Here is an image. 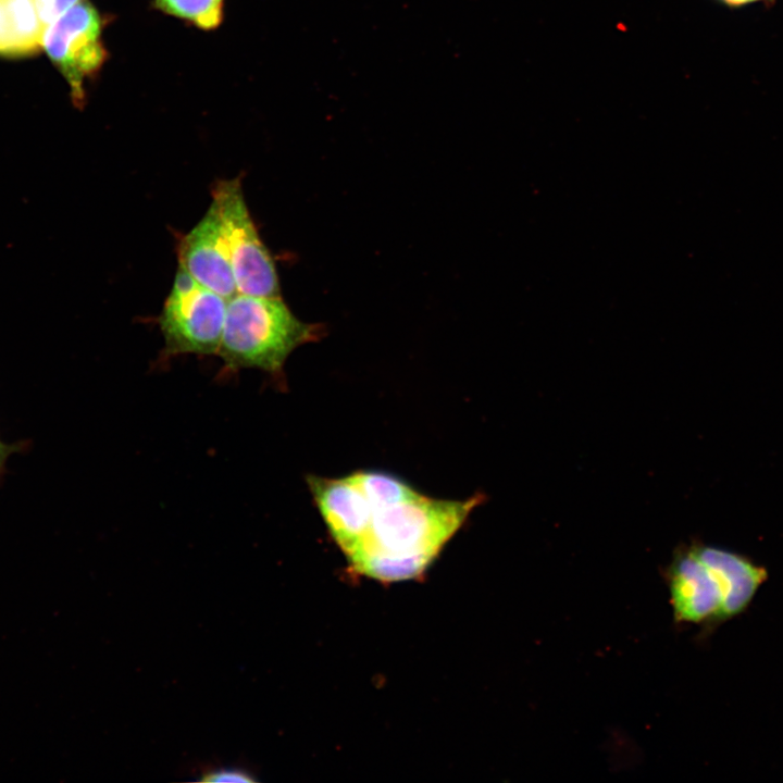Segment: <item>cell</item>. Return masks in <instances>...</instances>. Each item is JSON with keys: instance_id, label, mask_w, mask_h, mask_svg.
Wrapping results in <instances>:
<instances>
[{"instance_id": "cell-10", "label": "cell", "mask_w": 783, "mask_h": 783, "mask_svg": "<svg viewBox=\"0 0 783 783\" xmlns=\"http://www.w3.org/2000/svg\"><path fill=\"white\" fill-rule=\"evenodd\" d=\"M44 29L34 0H0V55L20 58L38 52Z\"/></svg>"}, {"instance_id": "cell-14", "label": "cell", "mask_w": 783, "mask_h": 783, "mask_svg": "<svg viewBox=\"0 0 783 783\" xmlns=\"http://www.w3.org/2000/svg\"><path fill=\"white\" fill-rule=\"evenodd\" d=\"M201 781L208 782H251L253 778L246 771L238 769H221L204 774Z\"/></svg>"}, {"instance_id": "cell-4", "label": "cell", "mask_w": 783, "mask_h": 783, "mask_svg": "<svg viewBox=\"0 0 783 783\" xmlns=\"http://www.w3.org/2000/svg\"><path fill=\"white\" fill-rule=\"evenodd\" d=\"M226 240L237 293L281 297L275 263L248 210L240 176L217 179L211 187Z\"/></svg>"}, {"instance_id": "cell-9", "label": "cell", "mask_w": 783, "mask_h": 783, "mask_svg": "<svg viewBox=\"0 0 783 783\" xmlns=\"http://www.w3.org/2000/svg\"><path fill=\"white\" fill-rule=\"evenodd\" d=\"M701 554L719 571L724 586L722 624L744 613L760 586L768 580V570L750 558L720 547L697 544Z\"/></svg>"}, {"instance_id": "cell-3", "label": "cell", "mask_w": 783, "mask_h": 783, "mask_svg": "<svg viewBox=\"0 0 783 783\" xmlns=\"http://www.w3.org/2000/svg\"><path fill=\"white\" fill-rule=\"evenodd\" d=\"M227 299L206 288L178 265L158 324L162 358L181 355L216 356Z\"/></svg>"}, {"instance_id": "cell-11", "label": "cell", "mask_w": 783, "mask_h": 783, "mask_svg": "<svg viewBox=\"0 0 783 783\" xmlns=\"http://www.w3.org/2000/svg\"><path fill=\"white\" fill-rule=\"evenodd\" d=\"M347 478L363 494L373 511L414 499L421 495L405 482L385 473L356 471Z\"/></svg>"}, {"instance_id": "cell-1", "label": "cell", "mask_w": 783, "mask_h": 783, "mask_svg": "<svg viewBox=\"0 0 783 783\" xmlns=\"http://www.w3.org/2000/svg\"><path fill=\"white\" fill-rule=\"evenodd\" d=\"M414 499L373 512L370 530L348 557L360 574L384 581H402L423 573L444 545L482 501Z\"/></svg>"}, {"instance_id": "cell-15", "label": "cell", "mask_w": 783, "mask_h": 783, "mask_svg": "<svg viewBox=\"0 0 783 783\" xmlns=\"http://www.w3.org/2000/svg\"><path fill=\"white\" fill-rule=\"evenodd\" d=\"M24 447L22 443H5L0 439V477L5 471L7 462L13 453L20 451Z\"/></svg>"}, {"instance_id": "cell-6", "label": "cell", "mask_w": 783, "mask_h": 783, "mask_svg": "<svg viewBox=\"0 0 783 783\" xmlns=\"http://www.w3.org/2000/svg\"><path fill=\"white\" fill-rule=\"evenodd\" d=\"M664 575L675 622L699 625L706 634L722 624L721 576L696 544L680 549Z\"/></svg>"}, {"instance_id": "cell-8", "label": "cell", "mask_w": 783, "mask_h": 783, "mask_svg": "<svg viewBox=\"0 0 783 783\" xmlns=\"http://www.w3.org/2000/svg\"><path fill=\"white\" fill-rule=\"evenodd\" d=\"M307 483L333 538L348 558L370 530L374 512L371 505L347 476L309 475Z\"/></svg>"}, {"instance_id": "cell-2", "label": "cell", "mask_w": 783, "mask_h": 783, "mask_svg": "<svg viewBox=\"0 0 783 783\" xmlns=\"http://www.w3.org/2000/svg\"><path fill=\"white\" fill-rule=\"evenodd\" d=\"M323 332L321 324L298 319L281 297L237 293L227 299L216 356L226 374L257 369L278 380L291 352Z\"/></svg>"}, {"instance_id": "cell-13", "label": "cell", "mask_w": 783, "mask_h": 783, "mask_svg": "<svg viewBox=\"0 0 783 783\" xmlns=\"http://www.w3.org/2000/svg\"><path fill=\"white\" fill-rule=\"evenodd\" d=\"M79 1L80 0H34L44 27L53 23Z\"/></svg>"}, {"instance_id": "cell-7", "label": "cell", "mask_w": 783, "mask_h": 783, "mask_svg": "<svg viewBox=\"0 0 783 783\" xmlns=\"http://www.w3.org/2000/svg\"><path fill=\"white\" fill-rule=\"evenodd\" d=\"M178 265L195 281L228 299L237 294L216 207L211 201L198 223L177 243Z\"/></svg>"}, {"instance_id": "cell-5", "label": "cell", "mask_w": 783, "mask_h": 783, "mask_svg": "<svg viewBox=\"0 0 783 783\" xmlns=\"http://www.w3.org/2000/svg\"><path fill=\"white\" fill-rule=\"evenodd\" d=\"M102 20L88 0H80L44 29L42 47L71 87L75 103L82 104L84 83L104 63Z\"/></svg>"}, {"instance_id": "cell-12", "label": "cell", "mask_w": 783, "mask_h": 783, "mask_svg": "<svg viewBox=\"0 0 783 783\" xmlns=\"http://www.w3.org/2000/svg\"><path fill=\"white\" fill-rule=\"evenodd\" d=\"M224 0H154V7L206 30L216 28L223 20Z\"/></svg>"}, {"instance_id": "cell-16", "label": "cell", "mask_w": 783, "mask_h": 783, "mask_svg": "<svg viewBox=\"0 0 783 783\" xmlns=\"http://www.w3.org/2000/svg\"><path fill=\"white\" fill-rule=\"evenodd\" d=\"M721 1L730 7H741V5L757 2L760 0H721Z\"/></svg>"}]
</instances>
